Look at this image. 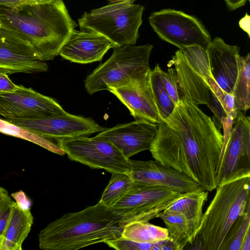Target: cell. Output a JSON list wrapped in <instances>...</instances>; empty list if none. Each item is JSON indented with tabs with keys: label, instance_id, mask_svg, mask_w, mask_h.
<instances>
[{
	"label": "cell",
	"instance_id": "cell-1",
	"mask_svg": "<svg viewBox=\"0 0 250 250\" xmlns=\"http://www.w3.org/2000/svg\"><path fill=\"white\" fill-rule=\"evenodd\" d=\"M224 136L215 122L183 96L158 124L149 149L155 160L192 178L204 190L216 188Z\"/></svg>",
	"mask_w": 250,
	"mask_h": 250
},
{
	"label": "cell",
	"instance_id": "cell-2",
	"mask_svg": "<svg viewBox=\"0 0 250 250\" xmlns=\"http://www.w3.org/2000/svg\"><path fill=\"white\" fill-rule=\"evenodd\" d=\"M77 26L62 0L15 8L0 6V28L35 60H53Z\"/></svg>",
	"mask_w": 250,
	"mask_h": 250
},
{
	"label": "cell",
	"instance_id": "cell-3",
	"mask_svg": "<svg viewBox=\"0 0 250 250\" xmlns=\"http://www.w3.org/2000/svg\"><path fill=\"white\" fill-rule=\"evenodd\" d=\"M118 216L100 202L63 214L39 234V248L46 250H76L122 237Z\"/></svg>",
	"mask_w": 250,
	"mask_h": 250
},
{
	"label": "cell",
	"instance_id": "cell-4",
	"mask_svg": "<svg viewBox=\"0 0 250 250\" xmlns=\"http://www.w3.org/2000/svg\"><path fill=\"white\" fill-rule=\"evenodd\" d=\"M172 65L180 97L198 106L206 105L220 124L223 118L235 120L237 110L233 96L224 91L213 78L206 49L193 46L178 50L167 64Z\"/></svg>",
	"mask_w": 250,
	"mask_h": 250
},
{
	"label": "cell",
	"instance_id": "cell-5",
	"mask_svg": "<svg viewBox=\"0 0 250 250\" xmlns=\"http://www.w3.org/2000/svg\"><path fill=\"white\" fill-rule=\"evenodd\" d=\"M216 189L195 236L204 250H221L233 225L250 209V175L221 184Z\"/></svg>",
	"mask_w": 250,
	"mask_h": 250
},
{
	"label": "cell",
	"instance_id": "cell-6",
	"mask_svg": "<svg viewBox=\"0 0 250 250\" xmlns=\"http://www.w3.org/2000/svg\"><path fill=\"white\" fill-rule=\"evenodd\" d=\"M153 46L126 44L113 48L110 57L99 65L84 80L89 94L127 85L147 77L149 58Z\"/></svg>",
	"mask_w": 250,
	"mask_h": 250
},
{
	"label": "cell",
	"instance_id": "cell-7",
	"mask_svg": "<svg viewBox=\"0 0 250 250\" xmlns=\"http://www.w3.org/2000/svg\"><path fill=\"white\" fill-rule=\"evenodd\" d=\"M144 9L143 6L132 1L109 3L84 12L78 22L81 30L98 33L116 47L134 45L139 37Z\"/></svg>",
	"mask_w": 250,
	"mask_h": 250
},
{
	"label": "cell",
	"instance_id": "cell-8",
	"mask_svg": "<svg viewBox=\"0 0 250 250\" xmlns=\"http://www.w3.org/2000/svg\"><path fill=\"white\" fill-rule=\"evenodd\" d=\"M169 188L134 182L125 196L110 208L122 228L135 222H149L183 195Z\"/></svg>",
	"mask_w": 250,
	"mask_h": 250
},
{
	"label": "cell",
	"instance_id": "cell-9",
	"mask_svg": "<svg viewBox=\"0 0 250 250\" xmlns=\"http://www.w3.org/2000/svg\"><path fill=\"white\" fill-rule=\"evenodd\" d=\"M58 145L71 160L91 168L112 173H128L130 159L109 141L95 136H79L57 140Z\"/></svg>",
	"mask_w": 250,
	"mask_h": 250
},
{
	"label": "cell",
	"instance_id": "cell-10",
	"mask_svg": "<svg viewBox=\"0 0 250 250\" xmlns=\"http://www.w3.org/2000/svg\"><path fill=\"white\" fill-rule=\"evenodd\" d=\"M150 25L159 37L183 50L193 46L206 49L211 37L196 18L171 9L154 12L150 15Z\"/></svg>",
	"mask_w": 250,
	"mask_h": 250
},
{
	"label": "cell",
	"instance_id": "cell-11",
	"mask_svg": "<svg viewBox=\"0 0 250 250\" xmlns=\"http://www.w3.org/2000/svg\"><path fill=\"white\" fill-rule=\"evenodd\" d=\"M231 133L219 163L217 187L242 176L250 175V118L241 110L234 120Z\"/></svg>",
	"mask_w": 250,
	"mask_h": 250
},
{
	"label": "cell",
	"instance_id": "cell-12",
	"mask_svg": "<svg viewBox=\"0 0 250 250\" xmlns=\"http://www.w3.org/2000/svg\"><path fill=\"white\" fill-rule=\"evenodd\" d=\"M66 113L54 99L31 88L19 85L13 92L0 94V115L7 120H33Z\"/></svg>",
	"mask_w": 250,
	"mask_h": 250
},
{
	"label": "cell",
	"instance_id": "cell-13",
	"mask_svg": "<svg viewBox=\"0 0 250 250\" xmlns=\"http://www.w3.org/2000/svg\"><path fill=\"white\" fill-rule=\"evenodd\" d=\"M7 121L43 137L55 140L88 136L105 129L90 118L68 112L33 120L11 119Z\"/></svg>",
	"mask_w": 250,
	"mask_h": 250
},
{
	"label": "cell",
	"instance_id": "cell-14",
	"mask_svg": "<svg viewBox=\"0 0 250 250\" xmlns=\"http://www.w3.org/2000/svg\"><path fill=\"white\" fill-rule=\"evenodd\" d=\"M130 164L128 174L134 182L161 186L181 193L203 190L189 176L158 161L130 159Z\"/></svg>",
	"mask_w": 250,
	"mask_h": 250
},
{
	"label": "cell",
	"instance_id": "cell-15",
	"mask_svg": "<svg viewBox=\"0 0 250 250\" xmlns=\"http://www.w3.org/2000/svg\"><path fill=\"white\" fill-rule=\"evenodd\" d=\"M158 124L144 120L105 128L96 136L103 138L117 147L127 158L149 150L155 137Z\"/></svg>",
	"mask_w": 250,
	"mask_h": 250
},
{
	"label": "cell",
	"instance_id": "cell-16",
	"mask_svg": "<svg viewBox=\"0 0 250 250\" xmlns=\"http://www.w3.org/2000/svg\"><path fill=\"white\" fill-rule=\"evenodd\" d=\"M115 45L102 35L89 30L75 29L61 48L59 55L71 62L86 64L101 61Z\"/></svg>",
	"mask_w": 250,
	"mask_h": 250
},
{
	"label": "cell",
	"instance_id": "cell-17",
	"mask_svg": "<svg viewBox=\"0 0 250 250\" xmlns=\"http://www.w3.org/2000/svg\"><path fill=\"white\" fill-rule=\"evenodd\" d=\"M108 91L127 107L136 120L156 124L163 122L153 96L149 74L144 79Z\"/></svg>",
	"mask_w": 250,
	"mask_h": 250
},
{
	"label": "cell",
	"instance_id": "cell-18",
	"mask_svg": "<svg viewBox=\"0 0 250 250\" xmlns=\"http://www.w3.org/2000/svg\"><path fill=\"white\" fill-rule=\"evenodd\" d=\"M206 50L213 78L224 91L231 94L238 72L239 47L216 37Z\"/></svg>",
	"mask_w": 250,
	"mask_h": 250
},
{
	"label": "cell",
	"instance_id": "cell-19",
	"mask_svg": "<svg viewBox=\"0 0 250 250\" xmlns=\"http://www.w3.org/2000/svg\"><path fill=\"white\" fill-rule=\"evenodd\" d=\"M33 223L30 209L21 208L13 201L1 239L0 250H21Z\"/></svg>",
	"mask_w": 250,
	"mask_h": 250
},
{
	"label": "cell",
	"instance_id": "cell-20",
	"mask_svg": "<svg viewBox=\"0 0 250 250\" xmlns=\"http://www.w3.org/2000/svg\"><path fill=\"white\" fill-rule=\"evenodd\" d=\"M208 197V191L204 190L184 193L165 209L180 213L185 217L191 243L200 227L203 215V208Z\"/></svg>",
	"mask_w": 250,
	"mask_h": 250
},
{
	"label": "cell",
	"instance_id": "cell-21",
	"mask_svg": "<svg viewBox=\"0 0 250 250\" xmlns=\"http://www.w3.org/2000/svg\"><path fill=\"white\" fill-rule=\"evenodd\" d=\"M48 68L44 61L34 60L0 39V72L7 75L16 73H36L46 72Z\"/></svg>",
	"mask_w": 250,
	"mask_h": 250
},
{
	"label": "cell",
	"instance_id": "cell-22",
	"mask_svg": "<svg viewBox=\"0 0 250 250\" xmlns=\"http://www.w3.org/2000/svg\"><path fill=\"white\" fill-rule=\"evenodd\" d=\"M165 223L167 230L168 239L175 250L185 249L191 243L188 227L185 217L180 213L164 210L158 216Z\"/></svg>",
	"mask_w": 250,
	"mask_h": 250
},
{
	"label": "cell",
	"instance_id": "cell-23",
	"mask_svg": "<svg viewBox=\"0 0 250 250\" xmlns=\"http://www.w3.org/2000/svg\"><path fill=\"white\" fill-rule=\"evenodd\" d=\"M122 237L137 242L154 244L167 239L168 234L166 228L149 222H135L124 227Z\"/></svg>",
	"mask_w": 250,
	"mask_h": 250
},
{
	"label": "cell",
	"instance_id": "cell-24",
	"mask_svg": "<svg viewBox=\"0 0 250 250\" xmlns=\"http://www.w3.org/2000/svg\"><path fill=\"white\" fill-rule=\"evenodd\" d=\"M239 69L231 94L235 108L247 111L250 107V54L239 56Z\"/></svg>",
	"mask_w": 250,
	"mask_h": 250
},
{
	"label": "cell",
	"instance_id": "cell-25",
	"mask_svg": "<svg viewBox=\"0 0 250 250\" xmlns=\"http://www.w3.org/2000/svg\"><path fill=\"white\" fill-rule=\"evenodd\" d=\"M110 180L99 201L107 208H111L122 199L133 185L134 182L127 173L112 172Z\"/></svg>",
	"mask_w": 250,
	"mask_h": 250
},
{
	"label": "cell",
	"instance_id": "cell-26",
	"mask_svg": "<svg viewBox=\"0 0 250 250\" xmlns=\"http://www.w3.org/2000/svg\"><path fill=\"white\" fill-rule=\"evenodd\" d=\"M0 132L31 142L60 155L65 154L58 144L52 142V139L43 137L32 131L17 125L6 119L0 118Z\"/></svg>",
	"mask_w": 250,
	"mask_h": 250
},
{
	"label": "cell",
	"instance_id": "cell-27",
	"mask_svg": "<svg viewBox=\"0 0 250 250\" xmlns=\"http://www.w3.org/2000/svg\"><path fill=\"white\" fill-rule=\"evenodd\" d=\"M161 68L157 64L149 73V79L153 96L162 120H164L173 112L175 104L165 89L161 80Z\"/></svg>",
	"mask_w": 250,
	"mask_h": 250
},
{
	"label": "cell",
	"instance_id": "cell-28",
	"mask_svg": "<svg viewBox=\"0 0 250 250\" xmlns=\"http://www.w3.org/2000/svg\"><path fill=\"white\" fill-rule=\"evenodd\" d=\"M250 233V209L241 215L230 229L221 250H241L242 243Z\"/></svg>",
	"mask_w": 250,
	"mask_h": 250
},
{
	"label": "cell",
	"instance_id": "cell-29",
	"mask_svg": "<svg viewBox=\"0 0 250 250\" xmlns=\"http://www.w3.org/2000/svg\"><path fill=\"white\" fill-rule=\"evenodd\" d=\"M105 243L109 247L117 250H165V240L152 244L137 242L121 237Z\"/></svg>",
	"mask_w": 250,
	"mask_h": 250
},
{
	"label": "cell",
	"instance_id": "cell-30",
	"mask_svg": "<svg viewBox=\"0 0 250 250\" xmlns=\"http://www.w3.org/2000/svg\"><path fill=\"white\" fill-rule=\"evenodd\" d=\"M167 72L160 70V76L163 84L175 105L179 102V94L175 71L174 67L168 66Z\"/></svg>",
	"mask_w": 250,
	"mask_h": 250
},
{
	"label": "cell",
	"instance_id": "cell-31",
	"mask_svg": "<svg viewBox=\"0 0 250 250\" xmlns=\"http://www.w3.org/2000/svg\"><path fill=\"white\" fill-rule=\"evenodd\" d=\"M13 200L8 191L0 186V247L2 236L11 210Z\"/></svg>",
	"mask_w": 250,
	"mask_h": 250
},
{
	"label": "cell",
	"instance_id": "cell-32",
	"mask_svg": "<svg viewBox=\"0 0 250 250\" xmlns=\"http://www.w3.org/2000/svg\"><path fill=\"white\" fill-rule=\"evenodd\" d=\"M54 1L53 0H0V6L15 8L27 4L48 2Z\"/></svg>",
	"mask_w": 250,
	"mask_h": 250
},
{
	"label": "cell",
	"instance_id": "cell-33",
	"mask_svg": "<svg viewBox=\"0 0 250 250\" xmlns=\"http://www.w3.org/2000/svg\"><path fill=\"white\" fill-rule=\"evenodd\" d=\"M18 87L19 85L15 84L9 79L7 74L0 72V94L13 92Z\"/></svg>",
	"mask_w": 250,
	"mask_h": 250
},
{
	"label": "cell",
	"instance_id": "cell-34",
	"mask_svg": "<svg viewBox=\"0 0 250 250\" xmlns=\"http://www.w3.org/2000/svg\"><path fill=\"white\" fill-rule=\"evenodd\" d=\"M11 195L21 208L25 209H30L31 201L23 191L20 190L12 193Z\"/></svg>",
	"mask_w": 250,
	"mask_h": 250
},
{
	"label": "cell",
	"instance_id": "cell-35",
	"mask_svg": "<svg viewBox=\"0 0 250 250\" xmlns=\"http://www.w3.org/2000/svg\"><path fill=\"white\" fill-rule=\"evenodd\" d=\"M228 7L231 10H235L239 8L250 0H225Z\"/></svg>",
	"mask_w": 250,
	"mask_h": 250
},
{
	"label": "cell",
	"instance_id": "cell-36",
	"mask_svg": "<svg viewBox=\"0 0 250 250\" xmlns=\"http://www.w3.org/2000/svg\"><path fill=\"white\" fill-rule=\"evenodd\" d=\"M241 250H250V233L245 238L242 243Z\"/></svg>",
	"mask_w": 250,
	"mask_h": 250
},
{
	"label": "cell",
	"instance_id": "cell-37",
	"mask_svg": "<svg viewBox=\"0 0 250 250\" xmlns=\"http://www.w3.org/2000/svg\"><path fill=\"white\" fill-rule=\"evenodd\" d=\"M135 0H108L110 3H118L128 1H134Z\"/></svg>",
	"mask_w": 250,
	"mask_h": 250
},
{
	"label": "cell",
	"instance_id": "cell-38",
	"mask_svg": "<svg viewBox=\"0 0 250 250\" xmlns=\"http://www.w3.org/2000/svg\"><path fill=\"white\" fill-rule=\"evenodd\" d=\"M53 0L55 1V0Z\"/></svg>",
	"mask_w": 250,
	"mask_h": 250
}]
</instances>
